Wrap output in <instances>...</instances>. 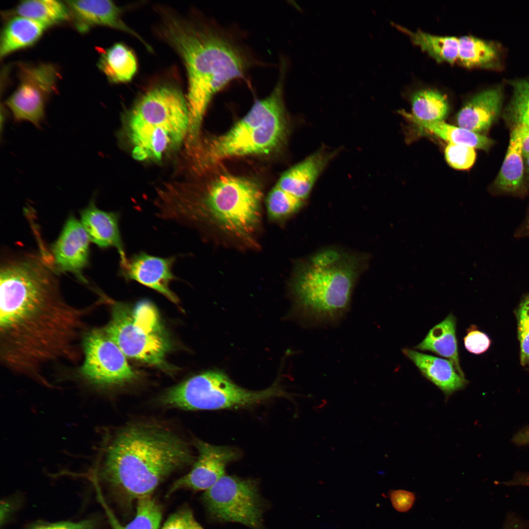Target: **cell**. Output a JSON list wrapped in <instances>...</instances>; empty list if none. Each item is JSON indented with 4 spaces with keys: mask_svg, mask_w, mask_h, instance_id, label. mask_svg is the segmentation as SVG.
Here are the masks:
<instances>
[{
    "mask_svg": "<svg viewBox=\"0 0 529 529\" xmlns=\"http://www.w3.org/2000/svg\"><path fill=\"white\" fill-rule=\"evenodd\" d=\"M399 28L408 34L415 44L437 62L453 63L457 59L458 38L433 35L421 30L413 32L400 26Z\"/></svg>",
    "mask_w": 529,
    "mask_h": 529,
    "instance_id": "cell-29",
    "label": "cell"
},
{
    "mask_svg": "<svg viewBox=\"0 0 529 529\" xmlns=\"http://www.w3.org/2000/svg\"><path fill=\"white\" fill-rule=\"evenodd\" d=\"M15 11L17 16L32 20L47 27L66 21L71 16L66 2L54 0L22 1Z\"/></svg>",
    "mask_w": 529,
    "mask_h": 529,
    "instance_id": "cell-27",
    "label": "cell"
},
{
    "mask_svg": "<svg viewBox=\"0 0 529 529\" xmlns=\"http://www.w3.org/2000/svg\"><path fill=\"white\" fill-rule=\"evenodd\" d=\"M111 317L103 327L126 357L161 366L170 349L168 334L155 307L147 300L133 306L112 301Z\"/></svg>",
    "mask_w": 529,
    "mask_h": 529,
    "instance_id": "cell-8",
    "label": "cell"
},
{
    "mask_svg": "<svg viewBox=\"0 0 529 529\" xmlns=\"http://www.w3.org/2000/svg\"><path fill=\"white\" fill-rule=\"evenodd\" d=\"M90 241L80 220L70 216L51 247L50 254L57 271L72 273L85 283L82 271L89 262Z\"/></svg>",
    "mask_w": 529,
    "mask_h": 529,
    "instance_id": "cell-15",
    "label": "cell"
},
{
    "mask_svg": "<svg viewBox=\"0 0 529 529\" xmlns=\"http://www.w3.org/2000/svg\"><path fill=\"white\" fill-rule=\"evenodd\" d=\"M447 163L457 169H467L474 164L476 153L474 148L463 144L449 143L444 151Z\"/></svg>",
    "mask_w": 529,
    "mask_h": 529,
    "instance_id": "cell-34",
    "label": "cell"
},
{
    "mask_svg": "<svg viewBox=\"0 0 529 529\" xmlns=\"http://www.w3.org/2000/svg\"><path fill=\"white\" fill-rule=\"evenodd\" d=\"M195 520L191 509H182L171 514L161 529H189Z\"/></svg>",
    "mask_w": 529,
    "mask_h": 529,
    "instance_id": "cell-37",
    "label": "cell"
},
{
    "mask_svg": "<svg viewBox=\"0 0 529 529\" xmlns=\"http://www.w3.org/2000/svg\"><path fill=\"white\" fill-rule=\"evenodd\" d=\"M522 232V235H529V215L527 216L525 222L523 224Z\"/></svg>",
    "mask_w": 529,
    "mask_h": 529,
    "instance_id": "cell-42",
    "label": "cell"
},
{
    "mask_svg": "<svg viewBox=\"0 0 529 529\" xmlns=\"http://www.w3.org/2000/svg\"><path fill=\"white\" fill-rule=\"evenodd\" d=\"M412 114L426 121H443L449 112L447 98L438 91L426 89L414 92L411 97Z\"/></svg>",
    "mask_w": 529,
    "mask_h": 529,
    "instance_id": "cell-30",
    "label": "cell"
},
{
    "mask_svg": "<svg viewBox=\"0 0 529 529\" xmlns=\"http://www.w3.org/2000/svg\"><path fill=\"white\" fill-rule=\"evenodd\" d=\"M465 348L470 353L480 354L485 352L490 345L488 337L477 330L475 326H470L467 330L464 337Z\"/></svg>",
    "mask_w": 529,
    "mask_h": 529,
    "instance_id": "cell-36",
    "label": "cell"
},
{
    "mask_svg": "<svg viewBox=\"0 0 529 529\" xmlns=\"http://www.w3.org/2000/svg\"><path fill=\"white\" fill-rule=\"evenodd\" d=\"M517 313L521 363L529 364V295L520 304Z\"/></svg>",
    "mask_w": 529,
    "mask_h": 529,
    "instance_id": "cell-35",
    "label": "cell"
},
{
    "mask_svg": "<svg viewBox=\"0 0 529 529\" xmlns=\"http://www.w3.org/2000/svg\"><path fill=\"white\" fill-rule=\"evenodd\" d=\"M202 499L208 514L216 521L263 529V502L254 480L224 475L205 491Z\"/></svg>",
    "mask_w": 529,
    "mask_h": 529,
    "instance_id": "cell-10",
    "label": "cell"
},
{
    "mask_svg": "<svg viewBox=\"0 0 529 529\" xmlns=\"http://www.w3.org/2000/svg\"><path fill=\"white\" fill-rule=\"evenodd\" d=\"M520 529L518 527L517 525H516V526H513V525H512V526H510L508 528H507L506 529Z\"/></svg>",
    "mask_w": 529,
    "mask_h": 529,
    "instance_id": "cell-44",
    "label": "cell"
},
{
    "mask_svg": "<svg viewBox=\"0 0 529 529\" xmlns=\"http://www.w3.org/2000/svg\"><path fill=\"white\" fill-rule=\"evenodd\" d=\"M162 31L186 68L189 131L195 137L212 98L231 81L243 76L250 62L231 38L211 25L168 17Z\"/></svg>",
    "mask_w": 529,
    "mask_h": 529,
    "instance_id": "cell-3",
    "label": "cell"
},
{
    "mask_svg": "<svg viewBox=\"0 0 529 529\" xmlns=\"http://www.w3.org/2000/svg\"><path fill=\"white\" fill-rule=\"evenodd\" d=\"M97 491L99 501L106 511L112 529H159L162 519L161 509L152 495L140 498L137 500L134 518L127 525H122L106 505L100 493Z\"/></svg>",
    "mask_w": 529,
    "mask_h": 529,
    "instance_id": "cell-28",
    "label": "cell"
},
{
    "mask_svg": "<svg viewBox=\"0 0 529 529\" xmlns=\"http://www.w3.org/2000/svg\"><path fill=\"white\" fill-rule=\"evenodd\" d=\"M527 165L529 170V157L527 158Z\"/></svg>",
    "mask_w": 529,
    "mask_h": 529,
    "instance_id": "cell-45",
    "label": "cell"
},
{
    "mask_svg": "<svg viewBox=\"0 0 529 529\" xmlns=\"http://www.w3.org/2000/svg\"><path fill=\"white\" fill-rule=\"evenodd\" d=\"M290 398L276 384L253 391L234 383L224 373L207 371L164 392L158 399L163 408L186 410H216L251 407L276 397Z\"/></svg>",
    "mask_w": 529,
    "mask_h": 529,
    "instance_id": "cell-7",
    "label": "cell"
},
{
    "mask_svg": "<svg viewBox=\"0 0 529 529\" xmlns=\"http://www.w3.org/2000/svg\"><path fill=\"white\" fill-rule=\"evenodd\" d=\"M390 498L394 507L400 512L410 509L414 501V496L412 493L403 490L391 491Z\"/></svg>",
    "mask_w": 529,
    "mask_h": 529,
    "instance_id": "cell-39",
    "label": "cell"
},
{
    "mask_svg": "<svg viewBox=\"0 0 529 529\" xmlns=\"http://www.w3.org/2000/svg\"><path fill=\"white\" fill-rule=\"evenodd\" d=\"M303 201L275 185L269 192L266 199L268 216L274 220L286 218L297 212Z\"/></svg>",
    "mask_w": 529,
    "mask_h": 529,
    "instance_id": "cell-33",
    "label": "cell"
},
{
    "mask_svg": "<svg viewBox=\"0 0 529 529\" xmlns=\"http://www.w3.org/2000/svg\"><path fill=\"white\" fill-rule=\"evenodd\" d=\"M498 57L497 48L493 44L472 36L458 38L457 59L467 67H487Z\"/></svg>",
    "mask_w": 529,
    "mask_h": 529,
    "instance_id": "cell-31",
    "label": "cell"
},
{
    "mask_svg": "<svg viewBox=\"0 0 529 529\" xmlns=\"http://www.w3.org/2000/svg\"><path fill=\"white\" fill-rule=\"evenodd\" d=\"M128 131L133 146V156L138 160H159L184 137L163 128L129 119Z\"/></svg>",
    "mask_w": 529,
    "mask_h": 529,
    "instance_id": "cell-18",
    "label": "cell"
},
{
    "mask_svg": "<svg viewBox=\"0 0 529 529\" xmlns=\"http://www.w3.org/2000/svg\"><path fill=\"white\" fill-rule=\"evenodd\" d=\"M176 256L161 257L144 251L132 255L120 264L118 275L126 281H136L164 295L177 304L179 299L170 289V284L177 279L172 268Z\"/></svg>",
    "mask_w": 529,
    "mask_h": 529,
    "instance_id": "cell-14",
    "label": "cell"
},
{
    "mask_svg": "<svg viewBox=\"0 0 529 529\" xmlns=\"http://www.w3.org/2000/svg\"><path fill=\"white\" fill-rule=\"evenodd\" d=\"M78 376L87 385L109 389L132 382L136 375L126 357L102 328L89 329L81 343Z\"/></svg>",
    "mask_w": 529,
    "mask_h": 529,
    "instance_id": "cell-9",
    "label": "cell"
},
{
    "mask_svg": "<svg viewBox=\"0 0 529 529\" xmlns=\"http://www.w3.org/2000/svg\"><path fill=\"white\" fill-rule=\"evenodd\" d=\"M358 256L328 249L300 266L292 290L301 313L310 321L325 323L342 317L350 306L361 268Z\"/></svg>",
    "mask_w": 529,
    "mask_h": 529,
    "instance_id": "cell-5",
    "label": "cell"
},
{
    "mask_svg": "<svg viewBox=\"0 0 529 529\" xmlns=\"http://www.w3.org/2000/svg\"><path fill=\"white\" fill-rule=\"evenodd\" d=\"M512 87L513 94L505 110L506 117L514 125H529V78L514 81Z\"/></svg>",
    "mask_w": 529,
    "mask_h": 529,
    "instance_id": "cell-32",
    "label": "cell"
},
{
    "mask_svg": "<svg viewBox=\"0 0 529 529\" xmlns=\"http://www.w3.org/2000/svg\"><path fill=\"white\" fill-rule=\"evenodd\" d=\"M456 326V317L452 313H450L443 321L432 328L425 338L414 348L431 351L447 358L458 374L464 378L459 363Z\"/></svg>",
    "mask_w": 529,
    "mask_h": 529,
    "instance_id": "cell-22",
    "label": "cell"
},
{
    "mask_svg": "<svg viewBox=\"0 0 529 529\" xmlns=\"http://www.w3.org/2000/svg\"><path fill=\"white\" fill-rule=\"evenodd\" d=\"M193 444L198 452L197 459L188 473L172 483L168 496L181 489L206 491L225 475L226 465L239 457L238 452L231 447L215 446L198 439Z\"/></svg>",
    "mask_w": 529,
    "mask_h": 529,
    "instance_id": "cell-13",
    "label": "cell"
},
{
    "mask_svg": "<svg viewBox=\"0 0 529 529\" xmlns=\"http://www.w3.org/2000/svg\"><path fill=\"white\" fill-rule=\"evenodd\" d=\"M193 461L189 444L176 432L152 420L135 421L105 436L93 479L130 503L151 496L166 478Z\"/></svg>",
    "mask_w": 529,
    "mask_h": 529,
    "instance_id": "cell-2",
    "label": "cell"
},
{
    "mask_svg": "<svg viewBox=\"0 0 529 529\" xmlns=\"http://www.w3.org/2000/svg\"><path fill=\"white\" fill-rule=\"evenodd\" d=\"M262 192L250 178L218 177L200 202L171 209L168 220L197 229L216 228L242 239L255 232L261 220Z\"/></svg>",
    "mask_w": 529,
    "mask_h": 529,
    "instance_id": "cell-4",
    "label": "cell"
},
{
    "mask_svg": "<svg viewBox=\"0 0 529 529\" xmlns=\"http://www.w3.org/2000/svg\"><path fill=\"white\" fill-rule=\"evenodd\" d=\"M48 27L28 18L17 16L5 24L0 39V56L5 57L36 42Z\"/></svg>",
    "mask_w": 529,
    "mask_h": 529,
    "instance_id": "cell-23",
    "label": "cell"
},
{
    "mask_svg": "<svg viewBox=\"0 0 529 529\" xmlns=\"http://www.w3.org/2000/svg\"><path fill=\"white\" fill-rule=\"evenodd\" d=\"M98 68L113 83L131 80L137 70V62L133 52L122 43H116L102 53Z\"/></svg>",
    "mask_w": 529,
    "mask_h": 529,
    "instance_id": "cell-24",
    "label": "cell"
},
{
    "mask_svg": "<svg viewBox=\"0 0 529 529\" xmlns=\"http://www.w3.org/2000/svg\"><path fill=\"white\" fill-rule=\"evenodd\" d=\"M80 221L90 241L101 248H115L118 252L120 264L127 260L124 245L119 226L120 214L99 209L93 198L88 206L80 211Z\"/></svg>",
    "mask_w": 529,
    "mask_h": 529,
    "instance_id": "cell-17",
    "label": "cell"
},
{
    "mask_svg": "<svg viewBox=\"0 0 529 529\" xmlns=\"http://www.w3.org/2000/svg\"><path fill=\"white\" fill-rule=\"evenodd\" d=\"M522 142L518 129L514 127L510 136L506 154L495 181L502 191L514 192L522 185L524 176Z\"/></svg>",
    "mask_w": 529,
    "mask_h": 529,
    "instance_id": "cell-26",
    "label": "cell"
},
{
    "mask_svg": "<svg viewBox=\"0 0 529 529\" xmlns=\"http://www.w3.org/2000/svg\"><path fill=\"white\" fill-rule=\"evenodd\" d=\"M418 127L433 133L449 143L463 144L487 150L493 141L486 136L443 121H426L418 120L404 110L399 112Z\"/></svg>",
    "mask_w": 529,
    "mask_h": 529,
    "instance_id": "cell-25",
    "label": "cell"
},
{
    "mask_svg": "<svg viewBox=\"0 0 529 529\" xmlns=\"http://www.w3.org/2000/svg\"><path fill=\"white\" fill-rule=\"evenodd\" d=\"M512 440L514 443L518 445L529 444V426L524 427L515 433Z\"/></svg>",
    "mask_w": 529,
    "mask_h": 529,
    "instance_id": "cell-41",
    "label": "cell"
},
{
    "mask_svg": "<svg viewBox=\"0 0 529 529\" xmlns=\"http://www.w3.org/2000/svg\"><path fill=\"white\" fill-rule=\"evenodd\" d=\"M19 85L5 103L17 121L26 120L39 126L45 115V102L56 90L59 73L52 64L19 66Z\"/></svg>",
    "mask_w": 529,
    "mask_h": 529,
    "instance_id": "cell-12",
    "label": "cell"
},
{
    "mask_svg": "<svg viewBox=\"0 0 529 529\" xmlns=\"http://www.w3.org/2000/svg\"><path fill=\"white\" fill-rule=\"evenodd\" d=\"M287 123L280 80L266 97L256 100L249 112L226 133L210 142L211 162L251 155L266 154L285 140Z\"/></svg>",
    "mask_w": 529,
    "mask_h": 529,
    "instance_id": "cell-6",
    "label": "cell"
},
{
    "mask_svg": "<svg viewBox=\"0 0 529 529\" xmlns=\"http://www.w3.org/2000/svg\"><path fill=\"white\" fill-rule=\"evenodd\" d=\"M402 352L447 397L463 389L467 384V380L458 374L448 360L408 348L403 349Z\"/></svg>",
    "mask_w": 529,
    "mask_h": 529,
    "instance_id": "cell-21",
    "label": "cell"
},
{
    "mask_svg": "<svg viewBox=\"0 0 529 529\" xmlns=\"http://www.w3.org/2000/svg\"><path fill=\"white\" fill-rule=\"evenodd\" d=\"M503 100L500 88L482 91L469 100L456 116L458 126L480 134L487 131L499 115Z\"/></svg>",
    "mask_w": 529,
    "mask_h": 529,
    "instance_id": "cell-19",
    "label": "cell"
},
{
    "mask_svg": "<svg viewBox=\"0 0 529 529\" xmlns=\"http://www.w3.org/2000/svg\"><path fill=\"white\" fill-rule=\"evenodd\" d=\"M70 14L77 30L82 33L96 25L106 26L121 30L138 38L146 48H151L121 18V9L107 0H67Z\"/></svg>",
    "mask_w": 529,
    "mask_h": 529,
    "instance_id": "cell-16",
    "label": "cell"
},
{
    "mask_svg": "<svg viewBox=\"0 0 529 529\" xmlns=\"http://www.w3.org/2000/svg\"><path fill=\"white\" fill-rule=\"evenodd\" d=\"M518 129L522 142L523 157L527 159L529 157V125L515 126Z\"/></svg>",
    "mask_w": 529,
    "mask_h": 529,
    "instance_id": "cell-40",
    "label": "cell"
},
{
    "mask_svg": "<svg viewBox=\"0 0 529 529\" xmlns=\"http://www.w3.org/2000/svg\"><path fill=\"white\" fill-rule=\"evenodd\" d=\"M129 119L163 128L185 137L190 127L187 99L175 86H155L138 99L129 114Z\"/></svg>",
    "mask_w": 529,
    "mask_h": 529,
    "instance_id": "cell-11",
    "label": "cell"
},
{
    "mask_svg": "<svg viewBox=\"0 0 529 529\" xmlns=\"http://www.w3.org/2000/svg\"><path fill=\"white\" fill-rule=\"evenodd\" d=\"M52 263L32 251L9 255L0 265V361L8 370L46 386L47 369L81 361L90 306L63 296Z\"/></svg>",
    "mask_w": 529,
    "mask_h": 529,
    "instance_id": "cell-1",
    "label": "cell"
},
{
    "mask_svg": "<svg viewBox=\"0 0 529 529\" xmlns=\"http://www.w3.org/2000/svg\"><path fill=\"white\" fill-rule=\"evenodd\" d=\"M95 524L90 520H85L77 522L63 521L55 523H37L28 529H94Z\"/></svg>",
    "mask_w": 529,
    "mask_h": 529,
    "instance_id": "cell-38",
    "label": "cell"
},
{
    "mask_svg": "<svg viewBox=\"0 0 529 529\" xmlns=\"http://www.w3.org/2000/svg\"><path fill=\"white\" fill-rule=\"evenodd\" d=\"M334 155L335 152L324 149L317 151L284 172L276 185L304 200Z\"/></svg>",
    "mask_w": 529,
    "mask_h": 529,
    "instance_id": "cell-20",
    "label": "cell"
},
{
    "mask_svg": "<svg viewBox=\"0 0 529 529\" xmlns=\"http://www.w3.org/2000/svg\"><path fill=\"white\" fill-rule=\"evenodd\" d=\"M189 529H204L195 520L191 525Z\"/></svg>",
    "mask_w": 529,
    "mask_h": 529,
    "instance_id": "cell-43",
    "label": "cell"
}]
</instances>
